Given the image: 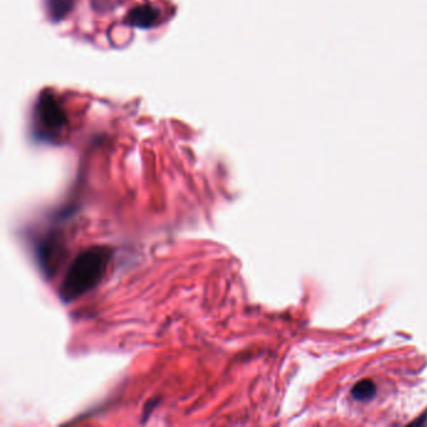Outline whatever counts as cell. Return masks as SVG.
Instances as JSON below:
<instances>
[{
    "label": "cell",
    "instance_id": "1",
    "mask_svg": "<svg viewBox=\"0 0 427 427\" xmlns=\"http://www.w3.org/2000/svg\"><path fill=\"white\" fill-rule=\"evenodd\" d=\"M112 259V248L94 246L83 251L70 263L59 287V297L64 302H72L101 283Z\"/></svg>",
    "mask_w": 427,
    "mask_h": 427
},
{
    "label": "cell",
    "instance_id": "3",
    "mask_svg": "<svg viewBox=\"0 0 427 427\" xmlns=\"http://www.w3.org/2000/svg\"><path fill=\"white\" fill-rule=\"evenodd\" d=\"M159 18V10L149 4L138 5L129 10L126 21L128 25L137 28H150L157 23Z\"/></svg>",
    "mask_w": 427,
    "mask_h": 427
},
{
    "label": "cell",
    "instance_id": "4",
    "mask_svg": "<svg viewBox=\"0 0 427 427\" xmlns=\"http://www.w3.org/2000/svg\"><path fill=\"white\" fill-rule=\"evenodd\" d=\"M45 7L51 20L59 21L72 12L74 0H45Z\"/></svg>",
    "mask_w": 427,
    "mask_h": 427
},
{
    "label": "cell",
    "instance_id": "2",
    "mask_svg": "<svg viewBox=\"0 0 427 427\" xmlns=\"http://www.w3.org/2000/svg\"><path fill=\"white\" fill-rule=\"evenodd\" d=\"M38 121L49 136L58 134L67 124V117L53 94L43 93L35 107Z\"/></svg>",
    "mask_w": 427,
    "mask_h": 427
},
{
    "label": "cell",
    "instance_id": "5",
    "mask_svg": "<svg viewBox=\"0 0 427 427\" xmlns=\"http://www.w3.org/2000/svg\"><path fill=\"white\" fill-rule=\"evenodd\" d=\"M376 393V386L371 380H362L356 383L351 390V394L353 399L358 400V401H366V400H371Z\"/></svg>",
    "mask_w": 427,
    "mask_h": 427
}]
</instances>
